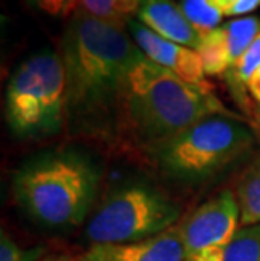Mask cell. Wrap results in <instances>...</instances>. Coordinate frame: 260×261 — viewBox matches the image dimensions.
Wrapping results in <instances>:
<instances>
[{"label":"cell","instance_id":"cell-1","mask_svg":"<svg viewBox=\"0 0 260 261\" xmlns=\"http://www.w3.org/2000/svg\"><path fill=\"white\" fill-rule=\"evenodd\" d=\"M144 56L125 27L76 10L61 44L68 118L117 120L127 76Z\"/></svg>","mask_w":260,"mask_h":261},{"label":"cell","instance_id":"cell-2","mask_svg":"<svg viewBox=\"0 0 260 261\" xmlns=\"http://www.w3.org/2000/svg\"><path fill=\"white\" fill-rule=\"evenodd\" d=\"M211 115H233L211 88L195 86L144 56L127 76L117 125L147 150Z\"/></svg>","mask_w":260,"mask_h":261},{"label":"cell","instance_id":"cell-3","mask_svg":"<svg viewBox=\"0 0 260 261\" xmlns=\"http://www.w3.org/2000/svg\"><path fill=\"white\" fill-rule=\"evenodd\" d=\"M98 189V170L85 155L49 152L29 160L14 179L15 201L37 224L64 229L81 224Z\"/></svg>","mask_w":260,"mask_h":261},{"label":"cell","instance_id":"cell-4","mask_svg":"<svg viewBox=\"0 0 260 261\" xmlns=\"http://www.w3.org/2000/svg\"><path fill=\"white\" fill-rule=\"evenodd\" d=\"M253 133L235 115H211L149 148L160 174L200 184L221 174L253 145Z\"/></svg>","mask_w":260,"mask_h":261},{"label":"cell","instance_id":"cell-5","mask_svg":"<svg viewBox=\"0 0 260 261\" xmlns=\"http://www.w3.org/2000/svg\"><path fill=\"white\" fill-rule=\"evenodd\" d=\"M68 118L66 73L58 53L42 51L22 63L5 93V120L19 138L58 133Z\"/></svg>","mask_w":260,"mask_h":261},{"label":"cell","instance_id":"cell-6","mask_svg":"<svg viewBox=\"0 0 260 261\" xmlns=\"http://www.w3.org/2000/svg\"><path fill=\"white\" fill-rule=\"evenodd\" d=\"M179 207L146 182L124 184L103 199L88 219L86 238L93 244L134 243L174 227Z\"/></svg>","mask_w":260,"mask_h":261},{"label":"cell","instance_id":"cell-7","mask_svg":"<svg viewBox=\"0 0 260 261\" xmlns=\"http://www.w3.org/2000/svg\"><path fill=\"white\" fill-rule=\"evenodd\" d=\"M240 227L235 194L220 192L201 204L181 226L184 261H225L226 249Z\"/></svg>","mask_w":260,"mask_h":261},{"label":"cell","instance_id":"cell-8","mask_svg":"<svg viewBox=\"0 0 260 261\" xmlns=\"http://www.w3.org/2000/svg\"><path fill=\"white\" fill-rule=\"evenodd\" d=\"M260 32L257 17L230 20L203 36L198 54L201 56L204 74L225 77L231 64L239 59Z\"/></svg>","mask_w":260,"mask_h":261},{"label":"cell","instance_id":"cell-9","mask_svg":"<svg viewBox=\"0 0 260 261\" xmlns=\"http://www.w3.org/2000/svg\"><path fill=\"white\" fill-rule=\"evenodd\" d=\"M127 27H129L137 46L140 47V51L152 63L162 66L164 69L171 71L173 74L181 77L182 81L190 83V85L211 88L204 80L206 74H204L203 61L198 51L179 46V44L157 36L156 32L146 27L142 22L130 20Z\"/></svg>","mask_w":260,"mask_h":261},{"label":"cell","instance_id":"cell-10","mask_svg":"<svg viewBox=\"0 0 260 261\" xmlns=\"http://www.w3.org/2000/svg\"><path fill=\"white\" fill-rule=\"evenodd\" d=\"M81 261H184L181 226L142 241L93 244Z\"/></svg>","mask_w":260,"mask_h":261},{"label":"cell","instance_id":"cell-11","mask_svg":"<svg viewBox=\"0 0 260 261\" xmlns=\"http://www.w3.org/2000/svg\"><path fill=\"white\" fill-rule=\"evenodd\" d=\"M139 20L157 36L198 51L203 36L190 24L181 5L174 0H140Z\"/></svg>","mask_w":260,"mask_h":261},{"label":"cell","instance_id":"cell-12","mask_svg":"<svg viewBox=\"0 0 260 261\" xmlns=\"http://www.w3.org/2000/svg\"><path fill=\"white\" fill-rule=\"evenodd\" d=\"M235 197L240 209V226L260 224V157L242 174Z\"/></svg>","mask_w":260,"mask_h":261},{"label":"cell","instance_id":"cell-13","mask_svg":"<svg viewBox=\"0 0 260 261\" xmlns=\"http://www.w3.org/2000/svg\"><path fill=\"white\" fill-rule=\"evenodd\" d=\"M140 0H80V9L110 24L127 27L132 17L139 15Z\"/></svg>","mask_w":260,"mask_h":261},{"label":"cell","instance_id":"cell-14","mask_svg":"<svg viewBox=\"0 0 260 261\" xmlns=\"http://www.w3.org/2000/svg\"><path fill=\"white\" fill-rule=\"evenodd\" d=\"M258 68H260V32L253 39L250 46L247 47V51L231 64L228 73L225 74V80L228 83L231 93H233V96L240 103L245 101V94L248 93L247 85Z\"/></svg>","mask_w":260,"mask_h":261},{"label":"cell","instance_id":"cell-15","mask_svg":"<svg viewBox=\"0 0 260 261\" xmlns=\"http://www.w3.org/2000/svg\"><path fill=\"white\" fill-rule=\"evenodd\" d=\"M179 5L190 24L201 36H206L220 27L223 14L211 0H181Z\"/></svg>","mask_w":260,"mask_h":261},{"label":"cell","instance_id":"cell-16","mask_svg":"<svg viewBox=\"0 0 260 261\" xmlns=\"http://www.w3.org/2000/svg\"><path fill=\"white\" fill-rule=\"evenodd\" d=\"M225 261H260V224L240 227L226 249Z\"/></svg>","mask_w":260,"mask_h":261},{"label":"cell","instance_id":"cell-17","mask_svg":"<svg viewBox=\"0 0 260 261\" xmlns=\"http://www.w3.org/2000/svg\"><path fill=\"white\" fill-rule=\"evenodd\" d=\"M36 2L44 12L58 17H66L80 9V0H36Z\"/></svg>","mask_w":260,"mask_h":261},{"label":"cell","instance_id":"cell-18","mask_svg":"<svg viewBox=\"0 0 260 261\" xmlns=\"http://www.w3.org/2000/svg\"><path fill=\"white\" fill-rule=\"evenodd\" d=\"M0 261H24L20 248L5 232H2V240H0Z\"/></svg>","mask_w":260,"mask_h":261},{"label":"cell","instance_id":"cell-19","mask_svg":"<svg viewBox=\"0 0 260 261\" xmlns=\"http://www.w3.org/2000/svg\"><path fill=\"white\" fill-rule=\"evenodd\" d=\"M260 5V0H235V4L231 5L230 12L226 17H235V15H245L250 14L252 10H255Z\"/></svg>","mask_w":260,"mask_h":261},{"label":"cell","instance_id":"cell-20","mask_svg":"<svg viewBox=\"0 0 260 261\" xmlns=\"http://www.w3.org/2000/svg\"><path fill=\"white\" fill-rule=\"evenodd\" d=\"M247 91L253 98V101H255L260 107V68L255 71V74L250 77V81H248Z\"/></svg>","mask_w":260,"mask_h":261},{"label":"cell","instance_id":"cell-21","mask_svg":"<svg viewBox=\"0 0 260 261\" xmlns=\"http://www.w3.org/2000/svg\"><path fill=\"white\" fill-rule=\"evenodd\" d=\"M211 2L221 10V14H223V15H228L230 9H231V5L235 4V0H211Z\"/></svg>","mask_w":260,"mask_h":261},{"label":"cell","instance_id":"cell-22","mask_svg":"<svg viewBox=\"0 0 260 261\" xmlns=\"http://www.w3.org/2000/svg\"><path fill=\"white\" fill-rule=\"evenodd\" d=\"M253 115H255V120H257V123H258V126H260V107L255 108V113H253Z\"/></svg>","mask_w":260,"mask_h":261},{"label":"cell","instance_id":"cell-23","mask_svg":"<svg viewBox=\"0 0 260 261\" xmlns=\"http://www.w3.org/2000/svg\"><path fill=\"white\" fill-rule=\"evenodd\" d=\"M59 261H81V259H68V258H63V259H59Z\"/></svg>","mask_w":260,"mask_h":261}]
</instances>
